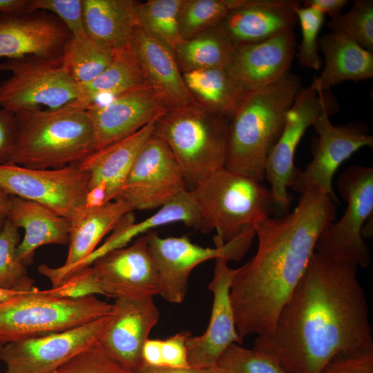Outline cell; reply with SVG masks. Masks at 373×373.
Instances as JSON below:
<instances>
[{"instance_id": "obj_24", "label": "cell", "mask_w": 373, "mask_h": 373, "mask_svg": "<svg viewBox=\"0 0 373 373\" xmlns=\"http://www.w3.org/2000/svg\"><path fill=\"white\" fill-rule=\"evenodd\" d=\"M299 7L296 0H243L222 25L235 46L258 43L292 30Z\"/></svg>"}, {"instance_id": "obj_5", "label": "cell", "mask_w": 373, "mask_h": 373, "mask_svg": "<svg viewBox=\"0 0 373 373\" xmlns=\"http://www.w3.org/2000/svg\"><path fill=\"white\" fill-rule=\"evenodd\" d=\"M230 122L198 103L170 108L155 122L153 134L169 148L189 190L224 168Z\"/></svg>"}, {"instance_id": "obj_20", "label": "cell", "mask_w": 373, "mask_h": 373, "mask_svg": "<svg viewBox=\"0 0 373 373\" xmlns=\"http://www.w3.org/2000/svg\"><path fill=\"white\" fill-rule=\"evenodd\" d=\"M130 212L133 211L122 199L98 206H86L70 219L68 251L65 263L57 268L41 265L39 272L49 279L52 287H57L96 250L102 238Z\"/></svg>"}, {"instance_id": "obj_14", "label": "cell", "mask_w": 373, "mask_h": 373, "mask_svg": "<svg viewBox=\"0 0 373 373\" xmlns=\"http://www.w3.org/2000/svg\"><path fill=\"white\" fill-rule=\"evenodd\" d=\"M333 113L323 110L313 126L317 137L312 140V160L301 171L291 189L300 194L315 190L331 196L336 202L332 180L339 166L359 149L373 146V136L359 122L335 126L329 119Z\"/></svg>"}, {"instance_id": "obj_43", "label": "cell", "mask_w": 373, "mask_h": 373, "mask_svg": "<svg viewBox=\"0 0 373 373\" xmlns=\"http://www.w3.org/2000/svg\"><path fill=\"white\" fill-rule=\"evenodd\" d=\"M190 335L189 332H180L167 338L160 339L159 367H189L186 342Z\"/></svg>"}, {"instance_id": "obj_1", "label": "cell", "mask_w": 373, "mask_h": 373, "mask_svg": "<svg viewBox=\"0 0 373 373\" xmlns=\"http://www.w3.org/2000/svg\"><path fill=\"white\" fill-rule=\"evenodd\" d=\"M357 266L314 252L273 329L253 349L283 373H322L334 358L373 352L367 300Z\"/></svg>"}, {"instance_id": "obj_12", "label": "cell", "mask_w": 373, "mask_h": 373, "mask_svg": "<svg viewBox=\"0 0 373 373\" xmlns=\"http://www.w3.org/2000/svg\"><path fill=\"white\" fill-rule=\"evenodd\" d=\"M89 180V173L77 164L35 169L0 164V186L7 193L44 205L69 220L86 206Z\"/></svg>"}, {"instance_id": "obj_22", "label": "cell", "mask_w": 373, "mask_h": 373, "mask_svg": "<svg viewBox=\"0 0 373 373\" xmlns=\"http://www.w3.org/2000/svg\"><path fill=\"white\" fill-rule=\"evenodd\" d=\"M113 320L99 343L114 360L137 373L144 366L142 351L160 317L153 298L142 300L116 299Z\"/></svg>"}, {"instance_id": "obj_45", "label": "cell", "mask_w": 373, "mask_h": 373, "mask_svg": "<svg viewBox=\"0 0 373 373\" xmlns=\"http://www.w3.org/2000/svg\"><path fill=\"white\" fill-rule=\"evenodd\" d=\"M322 373H373V352L337 356Z\"/></svg>"}, {"instance_id": "obj_9", "label": "cell", "mask_w": 373, "mask_h": 373, "mask_svg": "<svg viewBox=\"0 0 373 373\" xmlns=\"http://www.w3.org/2000/svg\"><path fill=\"white\" fill-rule=\"evenodd\" d=\"M9 78L0 83V106L14 113L66 107L79 97V84L61 66L34 56L9 59L0 64Z\"/></svg>"}, {"instance_id": "obj_2", "label": "cell", "mask_w": 373, "mask_h": 373, "mask_svg": "<svg viewBox=\"0 0 373 373\" xmlns=\"http://www.w3.org/2000/svg\"><path fill=\"white\" fill-rule=\"evenodd\" d=\"M336 202L315 190L300 194L294 210L255 227V255L233 269L230 298L240 338L274 328L282 307L303 277L322 231L335 220Z\"/></svg>"}, {"instance_id": "obj_42", "label": "cell", "mask_w": 373, "mask_h": 373, "mask_svg": "<svg viewBox=\"0 0 373 373\" xmlns=\"http://www.w3.org/2000/svg\"><path fill=\"white\" fill-rule=\"evenodd\" d=\"M95 294L104 295L91 265L75 271L59 285L50 289V296L58 298L77 299Z\"/></svg>"}, {"instance_id": "obj_35", "label": "cell", "mask_w": 373, "mask_h": 373, "mask_svg": "<svg viewBox=\"0 0 373 373\" xmlns=\"http://www.w3.org/2000/svg\"><path fill=\"white\" fill-rule=\"evenodd\" d=\"M243 0H184L179 13V28L184 40L220 24Z\"/></svg>"}, {"instance_id": "obj_23", "label": "cell", "mask_w": 373, "mask_h": 373, "mask_svg": "<svg viewBox=\"0 0 373 373\" xmlns=\"http://www.w3.org/2000/svg\"><path fill=\"white\" fill-rule=\"evenodd\" d=\"M296 46L293 30L260 42L236 46L225 68L247 91L260 89L289 73Z\"/></svg>"}, {"instance_id": "obj_25", "label": "cell", "mask_w": 373, "mask_h": 373, "mask_svg": "<svg viewBox=\"0 0 373 373\" xmlns=\"http://www.w3.org/2000/svg\"><path fill=\"white\" fill-rule=\"evenodd\" d=\"M131 46L150 85L165 95L172 108L196 103L172 50L140 26L135 30Z\"/></svg>"}, {"instance_id": "obj_16", "label": "cell", "mask_w": 373, "mask_h": 373, "mask_svg": "<svg viewBox=\"0 0 373 373\" xmlns=\"http://www.w3.org/2000/svg\"><path fill=\"white\" fill-rule=\"evenodd\" d=\"M104 296L142 300L160 294L158 270L146 235L128 247L110 250L90 265Z\"/></svg>"}, {"instance_id": "obj_38", "label": "cell", "mask_w": 373, "mask_h": 373, "mask_svg": "<svg viewBox=\"0 0 373 373\" xmlns=\"http://www.w3.org/2000/svg\"><path fill=\"white\" fill-rule=\"evenodd\" d=\"M216 367L220 373H283L269 354L238 343L226 349Z\"/></svg>"}, {"instance_id": "obj_37", "label": "cell", "mask_w": 373, "mask_h": 373, "mask_svg": "<svg viewBox=\"0 0 373 373\" xmlns=\"http://www.w3.org/2000/svg\"><path fill=\"white\" fill-rule=\"evenodd\" d=\"M332 32L342 35L373 53V1L355 0L349 11L327 23Z\"/></svg>"}, {"instance_id": "obj_41", "label": "cell", "mask_w": 373, "mask_h": 373, "mask_svg": "<svg viewBox=\"0 0 373 373\" xmlns=\"http://www.w3.org/2000/svg\"><path fill=\"white\" fill-rule=\"evenodd\" d=\"M44 10L55 15L74 38L86 37L83 15V0H31L28 12Z\"/></svg>"}, {"instance_id": "obj_51", "label": "cell", "mask_w": 373, "mask_h": 373, "mask_svg": "<svg viewBox=\"0 0 373 373\" xmlns=\"http://www.w3.org/2000/svg\"><path fill=\"white\" fill-rule=\"evenodd\" d=\"M3 345H2L1 343H0V350H1V348L3 347Z\"/></svg>"}, {"instance_id": "obj_3", "label": "cell", "mask_w": 373, "mask_h": 373, "mask_svg": "<svg viewBox=\"0 0 373 373\" xmlns=\"http://www.w3.org/2000/svg\"><path fill=\"white\" fill-rule=\"evenodd\" d=\"M303 88L290 73L249 91L230 122L224 168L262 182L267 158L284 126L285 115Z\"/></svg>"}, {"instance_id": "obj_40", "label": "cell", "mask_w": 373, "mask_h": 373, "mask_svg": "<svg viewBox=\"0 0 373 373\" xmlns=\"http://www.w3.org/2000/svg\"><path fill=\"white\" fill-rule=\"evenodd\" d=\"M55 373H136L114 360L99 342L84 350L61 367Z\"/></svg>"}, {"instance_id": "obj_46", "label": "cell", "mask_w": 373, "mask_h": 373, "mask_svg": "<svg viewBox=\"0 0 373 373\" xmlns=\"http://www.w3.org/2000/svg\"><path fill=\"white\" fill-rule=\"evenodd\" d=\"M347 3V0H306L304 1V6L314 8L333 19L341 13V10Z\"/></svg>"}, {"instance_id": "obj_11", "label": "cell", "mask_w": 373, "mask_h": 373, "mask_svg": "<svg viewBox=\"0 0 373 373\" xmlns=\"http://www.w3.org/2000/svg\"><path fill=\"white\" fill-rule=\"evenodd\" d=\"M146 235L158 270L159 294L170 303H180L188 291L190 274L196 266L218 258L229 262L241 260L250 248L256 232L254 229H249L232 240L215 247L194 244L186 236L163 238L153 231Z\"/></svg>"}, {"instance_id": "obj_4", "label": "cell", "mask_w": 373, "mask_h": 373, "mask_svg": "<svg viewBox=\"0 0 373 373\" xmlns=\"http://www.w3.org/2000/svg\"><path fill=\"white\" fill-rule=\"evenodd\" d=\"M18 140L8 163L35 169L78 164L96 151L86 111L64 107L15 114Z\"/></svg>"}, {"instance_id": "obj_21", "label": "cell", "mask_w": 373, "mask_h": 373, "mask_svg": "<svg viewBox=\"0 0 373 373\" xmlns=\"http://www.w3.org/2000/svg\"><path fill=\"white\" fill-rule=\"evenodd\" d=\"M156 121L95 151L77 164L90 175L86 206H98L117 198L135 159L153 135Z\"/></svg>"}, {"instance_id": "obj_39", "label": "cell", "mask_w": 373, "mask_h": 373, "mask_svg": "<svg viewBox=\"0 0 373 373\" xmlns=\"http://www.w3.org/2000/svg\"><path fill=\"white\" fill-rule=\"evenodd\" d=\"M302 39L296 55L303 67L319 70L322 60L318 55V33L324 22L325 15L318 10L303 6L296 9Z\"/></svg>"}, {"instance_id": "obj_6", "label": "cell", "mask_w": 373, "mask_h": 373, "mask_svg": "<svg viewBox=\"0 0 373 373\" xmlns=\"http://www.w3.org/2000/svg\"><path fill=\"white\" fill-rule=\"evenodd\" d=\"M200 211L198 230H215V245H224L275 214L271 192L262 182L225 168L191 190Z\"/></svg>"}, {"instance_id": "obj_29", "label": "cell", "mask_w": 373, "mask_h": 373, "mask_svg": "<svg viewBox=\"0 0 373 373\" xmlns=\"http://www.w3.org/2000/svg\"><path fill=\"white\" fill-rule=\"evenodd\" d=\"M200 211L191 190H186L170 202L160 207L147 218L135 222L133 212L125 215L106 242L88 257L92 263L98 256L119 247H125L134 238L143 236L152 229L174 222H182L198 230Z\"/></svg>"}, {"instance_id": "obj_15", "label": "cell", "mask_w": 373, "mask_h": 373, "mask_svg": "<svg viewBox=\"0 0 373 373\" xmlns=\"http://www.w3.org/2000/svg\"><path fill=\"white\" fill-rule=\"evenodd\" d=\"M187 189L169 148L153 133L135 159L116 199L125 201L133 211L149 210L159 209Z\"/></svg>"}, {"instance_id": "obj_18", "label": "cell", "mask_w": 373, "mask_h": 373, "mask_svg": "<svg viewBox=\"0 0 373 373\" xmlns=\"http://www.w3.org/2000/svg\"><path fill=\"white\" fill-rule=\"evenodd\" d=\"M71 37L63 22L46 11L0 13V59L34 56L60 61Z\"/></svg>"}, {"instance_id": "obj_19", "label": "cell", "mask_w": 373, "mask_h": 373, "mask_svg": "<svg viewBox=\"0 0 373 373\" xmlns=\"http://www.w3.org/2000/svg\"><path fill=\"white\" fill-rule=\"evenodd\" d=\"M224 258L215 259L213 278L208 289L213 294V304L209 325L200 336L190 335L186 342L189 367H216L217 362L233 343L241 345L230 298L233 269Z\"/></svg>"}, {"instance_id": "obj_33", "label": "cell", "mask_w": 373, "mask_h": 373, "mask_svg": "<svg viewBox=\"0 0 373 373\" xmlns=\"http://www.w3.org/2000/svg\"><path fill=\"white\" fill-rule=\"evenodd\" d=\"M115 50L86 37H71L65 44L61 64L77 84H84L97 77L112 61Z\"/></svg>"}, {"instance_id": "obj_31", "label": "cell", "mask_w": 373, "mask_h": 373, "mask_svg": "<svg viewBox=\"0 0 373 373\" xmlns=\"http://www.w3.org/2000/svg\"><path fill=\"white\" fill-rule=\"evenodd\" d=\"M182 75L196 103L230 121L248 93L225 68L191 70Z\"/></svg>"}, {"instance_id": "obj_48", "label": "cell", "mask_w": 373, "mask_h": 373, "mask_svg": "<svg viewBox=\"0 0 373 373\" xmlns=\"http://www.w3.org/2000/svg\"><path fill=\"white\" fill-rule=\"evenodd\" d=\"M31 0H0V13L27 12Z\"/></svg>"}, {"instance_id": "obj_32", "label": "cell", "mask_w": 373, "mask_h": 373, "mask_svg": "<svg viewBox=\"0 0 373 373\" xmlns=\"http://www.w3.org/2000/svg\"><path fill=\"white\" fill-rule=\"evenodd\" d=\"M235 46L222 22L191 39L184 40L173 50L182 73L226 68Z\"/></svg>"}, {"instance_id": "obj_36", "label": "cell", "mask_w": 373, "mask_h": 373, "mask_svg": "<svg viewBox=\"0 0 373 373\" xmlns=\"http://www.w3.org/2000/svg\"><path fill=\"white\" fill-rule=\"evenodd\" d=\"M19 228L7 219L0 230V288L29 291L37 289L27 272L26 265L19 260L17 248L20 242Z\"/></svg>"}, {"instance_id": "obj_26", "label": "cell", "mask_w": 373, "mask_h": 373, "mask_svg": "<svg viewBox=\"0 0 373 373\" xmlns=\"http://www.w3.org/2000/svg\"><path fill=\"white\" fill-rule=\"evenodd\" d=\"M8 219L24 230L17 256L26 265L31 263L35 250L43 245H68L70 220L44 205L12 196Z\"/></svg>"}, {"instance_id": "obj_17", "label": "cell", "mask_w": 373, "mask_h": 373, "mask_svg": "<svg viewBox=\"0 0 373 373\" xmlns=\"http://www.w3.org/2000/svg\"><path fill=\"white\" fill-rule=\"evenodd\" d=\"M172 108L165 95L151 85L136 88L86 112L91 120L96 151L119 142L157 120Z\"/></svg>"}, {"instance_id": "obj_49", "label": "cell", "mask_w": 373, "mask_h": 373, "mask_svg": "<svg viewBox=\"0 0 373 373\" xmlns=\"http://www.w3.org/2000/svg\"><path fill=\"white\" fill-rule=\"evenodd\" d=\"M11 197V195L7 193L0 186V230L2 229L8 219L10 207Z\"/></svg>"}, {"instance_id": "obj_50", "label": "cell", "mask_w": 373, "mask_h": 373, "mask_svg": "<svg viewBox=\"0 0 373 373\" xmlns=\"http://www.w3.org/2000/svg\"><path fill=\"white\" fill-rule=\"evenodd\" d=\"M36 290V289H35ZM34 291V290H33ZM32 291H22L17 290L4 289L0 288V302L6 301L11 298L29 294Z\"/></svg>"}, {"instance_id": "obj_28", "label": "cell", "mask_w": 373, "mask_h": 373, "mask_svg": "<svg viewBox=\"0 0 373 373\" xmlns=\"http://www.w3.org/2000/svg\"><path fill=\"white\" fill-rule=\"evenodd\" d=\"M133 0H83L88 37L113 50L128 46L139 26Z\"/></svg>"}, {"instance_id": "obj_27", "label": "cell", "mask_w": 373, "mask_h": 373, "mask_svg": "<svg viewBox=\"0 0 373 373\" xmlns=\"http://www.w3.org/2000/svg\"><path fill=\"white\" fill-rule=\"evenodd\" d=\"M325 59L319 77L312 82L318 90L329 91L331 87L346 81H361L373 77V53L349 38L334 32L318 39Z\"/></svg>"}, {"instance_id": "obj_47", "label": "cell", "mask_w": 373, "mask_h": 373, "mask_svg": "<svg viewBox=\"0 0 373 373\" xmlns=\"http://www.w3.org/2000/svg\"><path fill=\"white\" fill-rule=\"evenodd\" d=\"M137 373H220L216 367L206 368H173L164 367L143 366Z\"/></svg>"}, {"instance_id": "obj_30", "label": "cell", "mask_w": 373, "mask_h": 373, "mask_svg": "<svg viewBox=\"0 0 373 373\" xmlns=\"http://www.w3.org/2000/svg\"><path fill=\"white\" fill-rule=\"evenodd\" d=\"M150 85L131 46L115 50L114 57L107 68L92 81L79 84V97L67 106L86 111L103 95L113 97L130 90Z\"/></svg>"}, {"instance_id": "obj_7", "label": "cell", "mask_w": 373, "mask_h": 373, "mask_svg": "<svg viewBox=\"0 0 373 373\" xmlns=\"http://www.w3.org/2000/svg\"><path fill=\"white\" fill-rule=\"evenodd\" d=\"M113 303L90 296L77 299L50 296V289L0 302V343L68 330L112 313Z\"/></svg>"}, {"instance_id": "obj_8", "label": "cell", "mask_w": 373, "mask_h": 373, "mask_svg": "<svg viewBox=\"0 0 373 373\" xmlns=\"http://www.w3.org/2000/svg\"><path fill=\"white\" fill-rule=\"evenodd\" d=\"M337 186L347 202L344 215L320 234L315 251L338 262L369 267L371 254L362 236L363 225L373 216V168L358 164L345 169Z\"/></svg>"}, {"instance_id": "obj_10", "label": "cell", "mask_w": 373, "mask_h": 373, "mask_svg": "<svg viewBox=\"0 0 373 373\" xmlns=\"http://www.w3.org/2000/svg\"><path fill=\"white\" fill-rule=\"evenodd\" d=\"M325 109L332 113L338 106L328 91L317 90L312 84L303 88L285 115L282 133L265 165V180L270 184L275 216L288 213L293 196L289 193L300 170L294 164L297 146L307 128Z\"/></svg>"}, {"instance_id": "obj_34", "label": "cell", "mask_w": 373, "mask_h": 373, "mask_svg": "<svg viewBox=\"0 0 373 373\" xmlns=\"http://www.w3.org/2000/svg\"><path fill=\"white\" fill-rule=\"evenodd\" d=\"M184 0L137 1L139 26L173 51L183 41L179 28V13Z\"/></svg>"}, {"instance_id": "obj_44", "label": "cell", "mask_w": 373, "mask_h": 373, "mask_svg": "<svg viewBox=\"0 0 373 373\" xmlns=\"http://www.w3.org/2000/svg\"><path fill=\"white\" fill-rule=\"evenodd\" d=\"M18 140V126L15 113L0 109V164L8 163L15 151Z\"/></svg>"}, {"instance_id": "obj_13", "label": "cell", "mask_w": 373, "mask_h": 373, "mask_svg": "<svg viewBox=\"0 0 373 373\" xmlns=\"http://www.w3.org/2000/svg\"><path fill=\"white\" fill-rule=\"evenodd\" d=\"M113 318V311L68 330L3 345L0 361L5 364V373H55L71 358L99 341Z\"/></svg>"}]
</instances>
